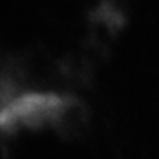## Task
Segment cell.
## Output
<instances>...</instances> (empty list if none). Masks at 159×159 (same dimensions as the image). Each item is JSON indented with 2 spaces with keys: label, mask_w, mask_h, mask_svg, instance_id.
<instances>
[{
  "label": "cell",
  "mask_w": 159,
  "mask_h": 159,
  "mask_svg": "<svg viewBox=\"0 0 159 159\" xmlns=\"http://www.w3.org/2000/svg\"><path fill=\"white\" fill-rule=\"evenodd\" d=\"M63 107V101L49 93H28L0 105V127L34 123L50 117Z\"/></svg>",
  "instance_id": "cell-1"
}]
</instances>
